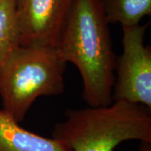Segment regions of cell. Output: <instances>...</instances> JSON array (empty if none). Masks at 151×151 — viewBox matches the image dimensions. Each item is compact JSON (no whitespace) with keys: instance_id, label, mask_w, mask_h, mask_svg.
<instances>
[{"instance_id":"6da1fadb","label":"cell","mask_w":151,"mask_h":151,"mask_svg":"<svg viewBox=\"0 0 151 151\" xmlns=\"http://www.w3.org/2000/svg\"><path fill=\"white\" fill-rule=\"evenodd\" d=\"M99 0H72L56 50L81 75L82 97L88 106L113 103L116 58Z\"/></svg>"},{"instance_id":"7a4b0ae2","label":"cell","mask_w":151,"mask_h":151,"mask_svg":"<svg viewBox=\"0 0 151 151\" xmlns=\"http://www.w3.org/2000/svg\"><path fill=\"white\" fill-rule=\"evenodd\" d=\"M150 111L124 101L67 110L65 120L54 126L52 138L72 151H114L124 141L151 142Z\"/></svg>"},{"instance_id":"3957f363","label":"cell","mask_w":151,"mask_h":151,"mask_svg":"<svg viewBox=\"0 0 151 151\" xmlns=\"http://www.w3.org/2000/svg\"><path fill=\"white\" fill-rule=\"evenodd\" d=\"M65 65L55 47H19L0 68L3 110L20 123L38 97L62 93Z\"/></svg>"},{"instance_id":"277c9868","label":"cell","mask_w":151,"mask_h":151,"mask_svg":"<svg viewBox=\"0 0 151 151\" xmlns=\"http://www.w3.org/2000/svg\"><path fill=\"white\" fill-rule=\"evenodd\" d=\"M147 24L123 28V53L116 60L112 98L151 109V47L145 45Z\"/></svg>"},{"instance_id":"5b68a950","label":"cell","mask_w":151,"mask_h":151,"mask_svg":"<svg viewBox=\"0 0 151 151\" xmlns=\"http://www.w3.org/2000/svg\"><path fill=\"white\" fill-rule=\"evenodd\" d=\"M72 0H16L21 46L56 47Z\"/></svg>"},{"instance_id":"8992f818","label":"cell","mask_w":151,"mask_h":151,"mask_svg":"<svg viewBox=\"0 0 151 151\" xmlns=\"http://www.w3.org/2000/svg\"><path fill=\"white\" fill-rule=\"evenodd\" d=\"M19 124L0 110V151H72L63 141L36 134Z\"/></svg>"},{"instance_id":"52a82bcc","label":"cell","mask_w":151,"mask_h":151,"mask_svg":"<svg viewBox=\"0 0 151 151\" xmlns=\"http://www.w3.org/2000/svg\"><path fill=\"white\" fill-rule=\"evenodd\" d=\"M108 24L122 27L139 24L144 17L151 14V0H99Z\"/></svg>"},{"instance_id":"ba28073f","label":"cell","mask_w":151,"mask_h":151,"mask_svg":"<svg viewBox=\"0 0 151 151\" xmlns=\"http://www.w3.org/2000/svg\"><path fill=\"white\" fill-rule=\"evenodd\" d=\"M20 46L16 0H0V68Z\"/></svg>"},{"instance_id":"9c48e42d","label":"cell","mask_w":151,"mask_h":151,"mask_svg":"<svg viewBox=\"0 0 151 151\" xmlns=\"http://www.w3.org/2000/svg\"><path fill=\"white\" fill-rule=\"evenodd\" d=\"M139 151H151V142H140Z\"/></svg>"}]
</instances>
